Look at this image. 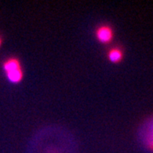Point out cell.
<instances>
[{
  "mask_svg": "<svg viewBox=\"0 0 153 153\" xmlns=\"http://www.w3.org/2000/svg\"><path fill=\"white\" fill-rule=\"evenodd\" d=\"M95 38L99 42L108 45L113 42L114 38V30L109 24H102L97 27L95 31Z\"/></svg>",
  "mask_w": 153,
  "mask_h": 153,
  "instance_id": "obj_3",
  "label": "cell"
},
{
  "mask_svg": "<svg viewBox=\"0 0 153 153\" xmlns=\"http://www.w3.org/2000/svg\"><path fill=\"white\" fill-rule=\"evenodd\" d=\"M2 38H1V37H0V46L2 45Z\"/></svg>",
  "mask_w": 153,
  "mask_h": 153,
  "instance_id": "obj_5",
  "label": "cell"
},
{
  "mask_svg": "<svg viewBox=\"0 0 153 153\" xmlns=\"http://www.w3.org/2000/svg\"><path fill=\"white\" fill-rule=\"evenodd\" d=\"M124 56L123 48L120 46H114L110 48L107 52L106 57L108 60L112 63H120L123 60Z\"/></svg>",
  "mask_w": 153,
  "mask_h": 153,
  "instance_id": "obj_4",
  "label": "cell"
},
{
  "mask_svg": "<svg viewBox=\"0 0 153 153\" xmlns=\"http://www.w3.org/2000/svg\"><path fill=\"white\" fill-rule=\"evenodd\" d=\"M140 137L145 149L153 153V116L143 124L140 131Z\"/></svg>",
  "mask_w": 153,
  "mask_h": 153,
  "instance_id": "obj_2",
  "label": "cell"
},
{
  "mask_svg": "<svg viewBox=\"0 0 153 153\" xmlns=\"http://www.w3.org/2000/svg\"><path fill=\"white\" fill-rule=\"evenodd\" d=\"M2 68L6 73V78L12 84H20L24 79L22 63L17 57H10L3 62Z\"/></svg>",
  "mask_w": 153,
  "mask_h": 153,
  "instance_id": "obj_1",
  "label": "cell"
}]
</instances>
